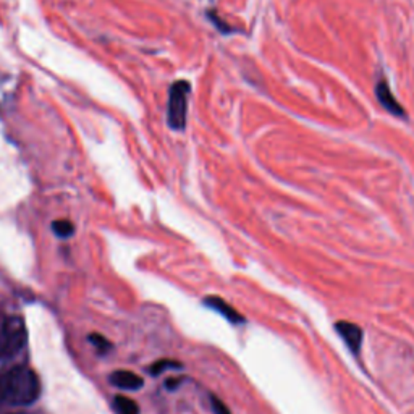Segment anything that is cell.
<instances>
[{"label": "cell", "mask_w": 414, "mask_h": 414, "mask_svg": "<svg viewBox=\"0 0 414 414\" xmlns=\"http://www.w3.org/2000/svg\"><path fill=\"white\" fill-rule=\"evenodd\" d=\"M190 83L176 81L170 90L169 99V125L174 130H183L186 125V110H188Z\"/></svg>", "instance_id": "cell-3"}, {"label": "cell", "mask_w": 414, "mask_h": 414, "mask_svg": "<svg viewBox=\"0 0 414 414\" xmlns=\"http://www.w3.org/2000/svg\"><path fill=\"white\" fill-rule=\"evenodd\" d=\"M179 383H180L179 379H169V381H167V388L174 390L175 387H179Z\"/></svg>", "instance_id": "cell-13"}, {"label": "cell", "mask_w": 414, "mask_h": 414, "mask_svg": "<svg viewBox=\"0 0 414 414\" xmlns=\"http://www.w3.org/2000/svg\"><path fill=\"white\" fill-rule=\"evenodd\" d=\"M113 406L118 411V414H140V406L136 401H133L131 398L118 395L113 400Z\"/></svg>", "instance_id": "cell-8"}, {"label": "cell", "mask_w": 414, "mask_h": 414, "mask_svg": "<svg viewBox=\"0 0 414 414\" xmlns=\"http://www.w3.org/2000/svg\"><path fill=\"white\" fill-rule=\"evenodd\" d=\"M110 382L113 386L122 388V390H140L144 386V381L131 371H115L110 376Z\"/></svg>", "instance_id": "cell-7"}, {"label": "cell", "mask_w": 414, "mask_h": 414, "mask_svg": "<svg viewBox=\"0 0 414 414\" xmlns=\"http://www.w3.org/2000/svg\"><path fill=\"white\" fill-rule=\"evenodd\" d=\"M204 304L207 308H210L212 310H215V313H219L222 317L229 320L231 324H241L245 322V317L241 315L238 310H236L231 304H229L224 299L219 298V297H209L204 299Z\"/></svg>", "instance_id": "cell-5"}, {"label": "cell", "mask_w": 414, "mask_h": 414, "mask_svg": "<svg viewBox=\"0 0 414 414\" xmlns=\"http://www.w3.org/2000/svg\"><path fill=\"white\" fill-rule=\"evenodd\" d=\"M41 383L34 371L17 366L0 372V405L29 406L39 398Z\"/></svg>", "instance_id": "cell-1"}, {"label": "cell", "mask_w": 414, "mask_h": 414, "mask_svg": "<svg viewBox=\"0 0 414 414\" xmlns=\"http://www.w3.org/2000/svg\"><path fill=\"white\" fill-rule=\"evenodd\" d=\"M13 414H34V413H28V411H18V413H13Z\"/></svg>", "instance_id": "cell-14"}, {"label": "cell", "mask_w": 414, "mask_h": 414, "mask_svg": "<svg viewBox=\"0 0 414 414\" xmlns=\"http://www.w3.org/2000/svg\"><path fill=\"white\" fill-rule=\"evenodd\" d=\"M90 340H91V343L94 345L96 348H99L102 353H106V351H108V349L112 348V345H110V342H108L107 338H104L102 335H97V333H92L91 337H90Z\"/></svg>", "instance_id": "cell-11"}, {"label": "cell", "mask_w": 414, "mask_h": 414, "mask_svg": "<svg viewBox=\"0 0 414 414\" xmlns=\"http://www.w3.org/2000/svg\"><path fill=\"white\" fill-rule=\"evenodd\" d=\"M335 329H337V333L342 337L349 351H351L354 356H358V354L361 353L363 347L361 327L353 322H347V320H340V322L335 324Z\"/></svg>", "instance_id": "cell-4"}, {"label": "cell", "mask_w": 414, "mask_h": 414, "mask_svg": "<svg viewBox=\"0 0 414 414\" xmlns=\"http://www.w3.org/2000/svg\"><path fill=\"white\" fill-rule=\"evenodd\" d=\"M52 230L58 238H70V236L75 233V226L70 220H56L52 224Z\"/></svg>", "instance_id": "cell-9"}, {"label": "cell", "mask_w": 414, "mask_h": 414, "mask_svg": "<svg viewBox=\"0 0 414 414\" xmlns=\"http://www.w3.org/2000/svg\"><path fill=\"white\" fill-rule=\"evenodd\" d=\"M181 364L176 363V361H170V359H160V361H157L156 364H152L151 366V374L152 376H159L160 372L167 371V369H180Z\"/></svg>", "instance_id": "cell-10"}, {"label": "cell", "mask_w": 414, "mask_h": 414, "mask_svg": "<svg viewBox=\"0 0 414 414\" xmlns=\"http://www.w3.org/2000/svg\"><path fill=\"white\" fill-rule=\"evenodd\" d=\"M210 403H212V411H214L215 414H231L229 408H226V405L220 400V398L210 397Z\"/></svg>", "instance_id": "cell-12"}, {"label": "cell", "mask_w": 414, "mask_h": 414, "mask_svg": "<svg viewBox=\"0 0 414 414\" xmlns=\"http://www.w3.org/2000/svg\"><path fill=\"white\" fill-rule=\"evenodd\" d=\"M376 96H377L379 102H381V106L386 108V110L393 113V115H400V117L405 115V110H403L400 104H398V101L395 99V96L392 94L390 88H388L386 80H381L377 83Z\"/></svg>", "instance_id": "cell-6"}, {"label": "cell", "mask_w": 414, "mask_h": 414, "mask_svg": "<svg viewBox=\"0 0 414 414\" xmlns=\"http://www.w3.org/2000/svg\"><path fill=\"white\" fill-rule=\"evenodd\" d=\"M26 325L18 315H10L3 320L0 330V359L10 358L23 349L26 343Z\"/></svg>", "instance_id": "cell-2"}]
</instances>
